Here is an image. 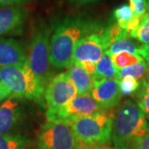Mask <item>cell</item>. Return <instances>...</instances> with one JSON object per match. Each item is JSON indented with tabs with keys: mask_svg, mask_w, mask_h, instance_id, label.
Returning <instances> with one entry per match:
<instances>
[{
	"mask_svg": "<svg viewBox=\"0 0 149 149\" xmlns=\"http://www.w3.org/2000/svg\"><path fill=\"white\" fill-rule=\"evenodd\" d=\"M104 27L84 17H65L54 30L50 42V60L56 68H69L73 63L74 48L81 39Z\"/></svg>",
	"mask_w": 149,
	"mask_h": 149,
	"instance_id": "cell-1",
	"label": "cell"
},
{
	"mask_svg": "<svg viewBox=\"0 0 149 149\" xmlns=\"http://www.w3.org/2000/svg\"><path fill=\"white\" fill-rule=\"evenodd\" d=\"M149 132L146 115L139 105L127 100L113 114L112 140L114 149H133L136 139Z\"/></svg>",
	"mask_w": 149,
	"mask_h": 149,
	"instance_id": "cell-2",
	"label": "cell"
},
{
	"mask_svg": "<svg viewBox=\"0 0 149 149\" xmlns=\"http://www.w3.org/2000/svg\"><path fill=\"white\" fill-rule=\"evenodd\" d=\"M0 81L10 91L13 97L42 101L45 88L38 81L27 61L0 68Z\"/></svg>",
	"mask_w": 149,
	"mask_h": 149,
	"instance_id": "cell-3",
	"label": "cell"
},
{
	"mask_svg": "<svg viewBox=\"0 0 149 149\" xmlns=\"http://www.w3.org/2000/svg\"><path fill=\"white\" fill-rule=\"evenodd\" d=\"M113 114L109 112H98L93 115L81 118L70 125L80 143L104 145L111 141Z\"/></svg>",
	"mask_w": 149,
	"mask_h": 149,
	"instance_id": "cell-4",
	"label": "cell"
},
{
	"mask_svg": "<svg viewBox=\"0 0 149 149\" xmlns=\"http://www.w3.org/2000/svg\"><path fill=\"white\" fill-rule=\"evenodd\" d=\"M50 34L51 29L47 25L37 27L32 35L27 56V63L45 89L53 78L50 60Z\"/></svg>",
	"mask_w": 149,
	"mask_h": 149,
	"instance_id": "cell-5",
	"label": "cell"
},
{
	"mask_svg": "<svg viewBox=\"0 0 149 149\" xmlns=\"http://www.w3.org/2000/svg\"><path fill=\"white\" fill-rule=\"evenodd\" d=\"M103 110L91 95L76 96L64 106L57 109L47 111L48 122L66 123L70 124L81 118L93 115Z\"/></svg>",
	"mask_w": 149,
	"mask_h": 149,
	"instance_id": "cell-6",
	"label": "cell"
},
{
	"mask_svg": "<svg viewBox=\"0 0 149 149\" xmlns=\"http://www.w3.org/2000/svg\"><path fill=\"white\" fill-rule=\"evenodd\" d=\"M79 144L70 125L66 123L47 122L38 134L41 149H77Z\"/></svg>",
	"mask_w": 149,
	"mask_h": 149,
	"instance_id": "cell-7",
	"label": "cell"
},
{
	"mask_svg": "<svg viewBox=\"0 0 149 149\" xmlns=\"http://www.w3.org/2000/svg\"><path fill=\"white\" fill-rule=\"evenodd\" d=\"M78 95L76 87L68 72L60 73L47 85L44 98L47 104V111L57 109L72 100Z\"/></svg>",
	"mask_w": 149,
	"mask_h": 149,
	"instance_id": "cell-8",
	"label": "cell"
},
{
	"mask_svg": "<svg viewBox=\"0 0 149 149\" xmlns=\"http://www.w3.org/2000/svg\"><path fill=\"white\" fill-rule=\"evenodd\" d=\"M104 29L91 33L81 39L74 48L73 63L92 61L97 63L109 48Z\"/></svg>",
	"mask_w": 149,
	"mask_h": 149,
	"instance_id": "cell-9",
	"label": "cell"
},
{
	"mask_svg": "<svg viewBox=\"0 0 149 149\" xmlns=\"http://www.w3.org/2000/svg\"><path fill=\"white\" fill-rule=\"evenodd\" d=\"M91 95L102 109H109L117 106L121 98L119 80L104 79L95 80Z\"/></svg>",
	"mask_w": 149,
	"mask_h": 149,
	"instance_id": "cell-10",
	"label": "cell"
},
{
	"mask_svg": "<svg viewBox=\"0 0 149 149\" xmlns=\"http://www.w3.org/2000/svg\"><path fill=\"white\" fill-rule=\"evenodd\" d=\"M27 15V10L20 6L0 7V37L20 34Z\"/></svg>",
	"mask_w": 149,
	"mask_h": 149,
	"instance_id": "cell-11",
	"label": "cell"
},
{
	"mask_svg": "<svg viewBox=\"0 0 149 149\" xmlns=\"http://www.w3.org/2000/svg\"><path fill=\"white\" fill-rule=\"evenodd\" d=\"M27 61V55L19 41L13 38H0V68Z\"/></svg>",
	"mask_w": 149,
	"mask_h": 149,
	"instance_id": "cell-12",
	"label": "cell"
},
{
	"mask_svg": "<svg viewBox=\"0 0 149 149\" xmlns=\"http://www.w3.org/2000/svg\"><path fill=\"white\" fill-rule=\"evenodd\" d=\"M17 99L11 96L0 105V133H9L19 120L21 113Z\"/></svg>",
	"mask_w": 149,
	"mask_h": 149,
	"instance_id": "cell-13",
	"label": "cell"
},
{
	"mask_svg": "<svg viewBox=\"0 0 149 149\" xmlns=\"http://www.w3.org/2000/svg\"><path fill=\"white\" fill-rule=\"evenodd\" d=\"M108 51L111 56L120 52H128L142 56L146 61L149 56V45L135 41L129 35H125L110 44Z\"/></svg>",
	"mask_w": 149,
	"mask_h": 149,
	"instance_id": "cell-14",
	"label": "cell"
},
{
	"mask_svg": "<svg viewBox=\"0 0 149 149\" xmlns=\"http://www.w3.org/2000/svg\"><path fill=\"white\" fill-rule=\"evenodd\" d=\"M76 87L79 95H91L95 80L94 76L86 72L76 63H72L67 71Z\"/></svg>",
	"mask_w": 149,
	"mask_h": 149,
	"instance_id": "cell-15",
	"label": "cell"
},
{
	"mask_svg": "<svg viewBox=\"0 0 149 149\" xmlns=\"http://www.w3.org/2000/svg\"><path fill=\"white\" fill-rule=\"evenodd\" d=\"M113 17L119 27L130 34L139 24L141 17L135 16L129 4H122L116 8L113 13Z\"/></svg>",
	"mask_w": 149,
	"mask_h": 149,
	"instance_id": "cell-16",
	"label": "cell"
},
{
	"mask_svg": "<svg viewBox=\"0 0 149 149\" xmlns=\"http://www.w3.org/2000/svg\"><path fill=\"white\" fill-rule=\"evenodd\" d=\"M117 71V68L113 62L111 54L107 50L103 54L101 59L96 63L95 71L93 76L95 80L116 79Z\"/></svg>",
	"mask_w": 149,
	"mask_h": 149,
	"instance_id": "cell-17",
	"label": "cell"
},
{
	"mask_svg": "<svg viewBox=\"0 0 149 149\" xmlns=\"http://www.w3.org/2000/svg\"><path fill=\"white\" fill-rule=\"evenodd\" d=\"M148 70L149 65L146 62V61H143L138 64L118 70L116 79L119 80L125 77H132L133 79L139 80L143 77L144 74H147Z\"/></svg>",
	"mask_w": 149,
	"mask_h": 149,
	"instance_id": "cell-18",
	"label": "cell"
},
{
	"mask_svg": "<svg viewBox=\"0 0 149 149\" xmlns=\"http://www.w3.org/2000/svg\"><path fill=\"white\" fill-rule=\"evenodd\" d=\"M27 139L19 134L0 133V149H26Z\"/></svg>",
	"mask_w": 149,
	"mask_h": 149,
	"instance_id": "cell-19",
	"label": "cell"
},
{
	"mask_svg": "<svg viewBox=\"0 0 149 149\" xmlns=\"http://www.w3.org/2000/svg\"><path fill=\"white\" fill-rule=\"evenodd\" d=\"M129 36L139 42L149 45V12H147L141 17L138 27Z\"/></svg>",
	"mask_w": 149,
	"mask_h": 149,
	"instance_id": "cell-20",
	"label": "cell"
},
{
	"mask_svg": "<svg viewBox=\"0 0 149 149\" xmlns=\"http://www.w3.org/2000/svg\"><path fill=\"white\" fill-rule=\"evenodd\" d=\"M113 62L117 70L125 68L133 65L138 64L145 61L142 56L128 53V52H120L112 56Z\"/></svg>",
	"mask_w": 149,
	"mask_h": 149,
	"instance_id": "cell-21",
	"label": "cell"
},
{
	"mask_svg": "<svg viewBox=\"0 0 149 149\" xmlns=\"http://www.w3.org/2000/svg\"><path fill=\"white\" fill-rule=\"evenodd\" d=\"M137 104L149 118V82L142 80L137 91Z\"/></svg>",
	"mask_w": 149,
	"mask_h": 149,
	"instance_id": "cell-22",
	"label": "cell"
},
{
	"mask_svg": "<svg viewBox=\"0 0 149 149\" xmlns=\"http://www.w3.org/2000/svg\"><path fill=\"white\" fill-rule=\"evenodd\" d=\"M140 83L138 80L132 77H125L119 80V90L121 95H129L139 90Z\"/></svg>",
	"mask_w": 149,
	"mask_h": 149,
	"instance_id": "cell-23",
	"label": "cell"
},
{
	"mask_svg": "<svg viewBox=\"0 0 149 149\" xmlns=\"http://www.w3.org/2000/svg\"><path fill=\"white\" fill-rule=\"evenodd\" d=\"M129 5L138 17H142L147 13V0H129Z\"/></svg>",
	"mask_w": 149,
	"mask_h": 149,
	"instance_id": "cell-24",
	"label": "cell"
},
{
	"mask_svg": "<svg viewBox=\"0 0 149 149\" xmlns=\"http://www.w3.org/2000/svg\"><path fill=\"white\" fill-rule=\"evenodd\" d=\"M133 149H149V132L135 140Z\"/></svg>",
	"mask_w": 149,
	"mask_h": 149,
	"instance_id": "cell-25",
	"label": "cell"
},
{
	"mask_svg": "<svg viewBox=\"0 0 149 149\" xmlns=\"http://www.w3.org/2000/svg\"><path fill=\"white\" fill-rule=\"evenodd\" d=\"M31 0H0V7L7 6H22Z\"/></svg>",
	"mask_w": 149,
	"mask_h": 149,
	"instance_id": "cell-26",
	"label": "cell"
},
{
	"mask_svg": "<svg viewBox=\"0 0 149 149\" xmlns=\"http://www.w3.org/2000/svg\"><path fill=\"white\" fill-rule=\"evenodd\" d=\"M80 65L81 68L85 70L86 72H88L91 75H94L95 71V63L92 62V61H84V62H80V63H76Z\"/></svg>",
	"mask_w": 149,
	"mask_h": 149,
	"instance_id": "cell-27",
	"label": "cell"
},
{
	"mask_svg": "<svg viewBox=\"0 0 149 149\" xmlns=\"http://www.w3.org/2000/svg\"><path fill=\"white\" fill-rule=\"evenodd\" d=\"M10 95V91L7 88V86L3 82L0 81V103Z\"/></svg>",
	"mask_w": 149,
	"mask_h": 149,
	"instance_id": "cell-28",
	"label": "cell"
},
{
	"mask_svg": "<svg viewBox=\"0 0 149 149\" xmlns=\"http://www.w3.org/2000/svg\"><path fill=\"white\" fill-rule=\"evenodd\" d=\"M77 149H112L109 147H106L104 145H90V144H79V147Z\"/></svg>",
	"mask_w": 149,
	"mask_h": 149,
	"instance_id": "cell-29",
	"label": "cell"
},
{
	"mask_svg": "<svg viewBox=\"0 0 149 149\" xmlns=\"http://www.w3.org/2000/svg\"><path fill=\"white\" fill-rule=\"evenodd\" d=\"M70 1L75 4H77V5H85V4L95 3L99 0H70Z\"/></svg>",
	"mask_w": 149,
	"mask_h": 149,
	"instance_id": "cell-30",
	"label": "cell"
},
{
	"mask_svg": "<svg viewBox=\"0 0 149 149\" xmlns=\"http://www.w3.org/2000/svg\"><path fill=\"white\" fill-rule=\"evenodd\" d=\"M147 12H149V0H147Z\"/></svg>",
	"mask_w": 149,
	"mask_h": 149,
	"instance_id": "cell-31",
	"label": "cell"
},
{
	"mask_svg": "<svg viewBox=\"0 0 149 149\" xmlns=\"http://www.w3.org/2000/svg\"><path fill=\"white\" fill-rule=\"evenodd\" d=\"M146 78H147V80L149 82V70H148V72H147V74H146Z\"/></svg>",
	"mask_w": 149,
	"mask_h": 149,
	"instance_id": "cell-32",
	"label": "cell"
},
{
	"mask_svg": "<svg viewBox=\"0 0 149 149\" xmlns=\"http://www.w3.org/2000/svg\"><path fill=\"white\" fill-rule=\"evenodd\" d=\"M146 62H147V63H148V65H149V56H148V57L146 59Z\"/></svg>",
	"mask_w": 149,
	"mask_h": 149,
	"instance_id": "cell-33",
	"label": "cell"
}]
</instances>
